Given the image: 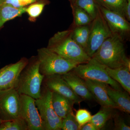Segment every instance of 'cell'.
<instances>
[{"label": "cell", "instance_id": "obj_1", "mask_svg": "<svg viewBox=\"0 0 130 130\" xmlns=\"http://www.w3.org/2000/svg\"><path fill=\"white\" fill-rule=\"evenodd\" d=\"M72 31V29H70L56 32L49 40L47 47L78 64L88 63L91 58L73 39Z\"/></svg>", "mask_w": 130, "mask_h": 130}, {"label": "cell", "instance_id": "obj_2", "mask_svg": "<svg viewBox=\"0 0 130 130\" xmlns=\"http://www.w3.org/2000/svg\"><path fill=\"white\" fill-rule=\"evenodd\" d=\"M124 41L112 34L105 40L92 58L111 68L126 67L130 68L129 59L126 56Z\"/></svg>", "mask_w": 130, "mask_h": 130}, {"label": "cell", "instance_id": "obj_3", "mask_svg": "<svg viewBox=\"0 0 130 130\" xmlns=\"http://www.w3.org/2000/svg\"><path fill=\"white\" fill-rule=\"evenodd\" d=\"M40 61L37 56H31L21 71L16 89L20 94L29 96L35 100L41 96L42 83L44 77L39 71Z\"/></svg>", "mask_w": 130, "mask_h": 130}, {"label": "cell", "instance_id": "obj_4", "mask_svg": "<svg viewBox=\"0 0 130 130\" xmlns=\"http://www.w3.org/2000/svg\"><path fill=\"white\" fill-rule=\"evenodd\" d=\"M37 56L40 61V72L44 76L64 74L78 65L66 59L47 47L38 49Z\"/></svg>", "mask_w": 130, "mask_h": 130}, {"label": "cell", "instance_id": "obj_5", "mask_svg": "<svg viewBox=\"0 0 130 130\" xmlns=\"http://www.w3.org/2000/svg\"><path fill=\"white\" fill-rule=\"evenodd\" d=\"M52 93L48 89L42 85L41 96L35 101L41 119L43 130H61L62 120L56 115L53 107Z\"/></svg>", "mask_w": 130, "mask_h": 130}, {"label": "cell", "instance_id": "obj_6", "mask_svg": "<svg viewBox=\"0 0 130 130\" xmlns=\"http://www.w3.org/2000/svg\"><path fill=\"white\" fill-rule=\"evenodd\" d=\"M72 71L84 80L97 81L108 85L117 90H124L118 83L109 77L103 65L93 58L88 63L77 65Z\"/></svg>", "mask_w": 130, "mask_h": 130}, {"label": "cell", "instance_id": "obj_7", "mask_svg": "<svg viewBox=\"0 0 130 130\" xmlns=\"http://www.w3.org/2000/svg\"><path fill=\"white\" fill-rule=\"evenodd\" d=\"M112 35L98 7L96 16L90 24L89 35L85 51L87 54L92 58L105 40Z\"/></svg>", "mask_w": 130, "mask_h": 130}, {"label": "cell", "instance_id": "obj_8", "mask_svg": "<svg viewBox=\"0 0 130 130\" xmlns=\"http://www.w3.org/2000/svg\"><path fill=\"white\" fill-rule=\"evenodd\" d=\"M20 94L16 88L0 91V119L12 120L19 117Z\"/></svg>", "mask_w": 130, "mask_h": 130}, {"label": "cell", "instance_id": "obj_9", "mask_svg": "<svg viewBox=\"0 0 130 130\" xmlns=\"http://www.w3.org/2000/svg\"><path fill=\"white\" fill-rule=\"evenodd\" d=\"M35 101L29 96L20 95L19 117L25 121L28 130H43L41 119Z\"/></svg>", "mask_w": 130, "mask_h": 130}, {"label": "cell", "instance_id": "obj_10", "mask_svg": "<svg viewBox=\"0 0 130 130\" xmlns=\"http://www.w3.org/2000/svg\"><path fill=\"white\" fill-rule=\"evenodd\" d=\"M98 5L112 34L118 35L124 41H128L130 36L129 21L121 14Z\"/></svg>", "mask_w": 130, "mask_h": 130}, {"label": "cell", "instance_id": "obj_11", "mask_svg": "<svg viewBox=\"0 0 130 130\" xmlns=\"http://www.w3.org/2000/svg\"><path fill=\"white\" fill-rule=\"evenodd\" d=\"M28 62L29 59L23 57L0 69V91L16 88L20 74Z\"/></svg>", "mask_w": 130, "mask_h": 130}, {"label": "cell", "instance_id": "obj_12", "mask_svg": "<svg viewBox=\"0 0 130 130\" xmlns=\"http://www.w3.org/2000/svg\"><path fill=\"white\" fill-rule=\"evenodd\" d=\"M42 85L51 92L58 93L67 98L73 104H79L83 101L82 98L75 94L60 74L45 76Z\"/></svg>", "mask_w": 130, "mask_h": 130}, {"label": "cell", "instance_id": "obj_13", "mask_svg": "<svg viewBox=\"0 0 130 130\" xmlns=\"http://www.w3.org/2000/svg\"><path fill=\"white\" fill-rule=\"evenodd\" d=\"M61 76L75 94L83 100H91L94 99L85 80L72 70Z\"/></svg>", "mask_w": 130, "mask_h": 130}, {"label": "cell", "instance_id": "obj_14", "mask_svg": "<svg viewBox=\"0 0 130 130\" xmlns=\"http://www.w3.org/2000/svg\"><path fill=\"white\" fill-rule=\"evenodd\" d=\"M84 80L94 99L101 106L110 107L114 109H118L117 105L113 102L107 93L104 83L89 79Z\"/></svg>", "mask_w": 130, "mask_h": 130}, {"label": "cell", "instance_id": "obj_15", "mask_svg": "<svg viewBox=\"0 0 130 130\" xmlns=\"http://www.w3.org/2000/svg\"><path fill=\"white\" fill-rule=\"evenodd\" d=\"M107 93L118 109L128 113H130V98L129 93L124 90H118L113 88L108 85L104 84Z\"/></svg>", "mask_w": 130, "mask_h": 130}, {"label": "cell", "instance_id": "obj_16", "mask_svg": "<svg viewBox=\"0 0 130 130\" xmlns=\"http://www.w3.org/2000/svg\"><path fill=\"white\" fill-rule=\"evenodd\" d=\"M103 66L109 77L118 83L123 89L130 94V68L126 67L111 68Z\"/></svg>", "mask_w": 130, "mask_h": 130}, {"label": "cell", "instance_id": "obj_17", "mask_svg": "<svg viewBox=\"0 0 130 130\" xmlns=\"http://www.w3.org/2000/svg\"><path fill=\"white\" fill-rule=\"evenodd\" d=\"M51 102L54 110L61 120L73 110L74 104L63 96L55 92H52Z\"/></svg>", "mask_w": 130, "mask_h": 130}, {"label": "cell", "instance_id": "obj_18", "mask_svg": "<svg viewBox=\"0 0 130 130\" xmlns=\"http://www.w3.org/2000/svg\"><path fill=\"white\" fill-rule=\"evenodd\" d=\"M26 7L17 8L9 4H5L0 6V31L7 21L21 17L25 13Z\"/></svg>", "mask_w": 130, "mask_h": 130}, {"label": "cell", "instance_id": "obj_19", "mask_svg": "<svg viewBox=\"0 0 130 130\" xmlns=\"http://www.w3.org/2000/svg\"><path fill=\"white\" fill-rule=\"evenodd\" d=\"M114 108L110 107L102 106L97 113L92 116L91 122L99 130L103 128L107 121L114 116Z\"/></svg>", "mask_w": 130, "mask_h": 130}, {"label": "cell", "instance_id": "obj_20", "mask_svg": "<svg viewBox=\"0 0 130 130\" xmlns=\"http://www.w3.org/2000/svg\"><path fill=\"white\" fill-rule=\"evenodd\" d=\"M72 30L73 39L85 51L89 35L90 25L75 26Z\"/></svg>", "mask_w": 130, "mask_h": 130}, {"label": "cell", "instance_id": "obj_21", "mask_svg": "<svg viewBox=\"0 0 130 130\" xmlns=\"http://www.w3.org/2000/svg\"><path fill=\"white\" fill-rule=\"evenodd\" d=\"M96 1L98 5L112 11L121 14L125 18L126 0H96Z\"/></svg>", "mask_w": 130, "mask_h": 130}, {"label": "cell", "instance_id": "obj_22", "mask_svg": "<svg viewBox=\"0 0 130 130\" xmlns=\"http://www.w3.org/2000/svg\"><path fill=\"white\" fill-rule=\"evenodd\" d=\"M50 3L49 1H41L34 3L26 7L25 13L29 16V21L34 22L36 21L37 19L41 14L45 6Z\"/></svg>", "mask_w": 130, "mask_h": 130}, {"label": "cell", "instance_id": "obj_23", "mask_svg": "<svg viewBox=\"0 0 130 130\" xmlns=\"http://www.w3.org/2000/svg\"><path fill=\"white\" fill-rule=\"evenodd\" d=\"M71 7L74 17L75 26L89 25L90 24L92 20L86 12L76 5H72Z\"/></svg>", "mask_w": 130, "mask_h": 130}, {"label": "cell", "instance_id": "obj_24", "mask_svg": "<svg viewBox=\"0 0 130 130\" xmlns=\"http://www.w3.org/2000/svg\"><path fill=\"white\" fill-rule=\"evenodd\" d=\"M73 5L84 9L90 16L92 20L95 18L98 7L94 0H76Z\"/></svg>", "mask_w": 130, "mask_h": 130}, {"label": "cell", "instance_id": "obj_25", "mask_svg": "<svg viewBox=\"0 0 130 130\" xmlns=\"http://www.w3.org/2000/svg\"><path fill=\"white\" fill-rule=\"evenodd\" d=\"M0 130H28V129L25 121L19 117L12 120L3 121L0 124Z\"/></svg>", "mask_w": 130, "mask_h": 130}, {"label": "cell", "instance_id": "obj_26", "mask_svg": "<svg viewBox=\"0 0 130 130\" xmlns=\"http://www.w3.org/2000/svg\"><path fill=\"white\" fill-rule=\"evenodd\" d=\"M61 129L63 130H80L79 125L76 120L73 110L62 120Z\"/></svg>", "mask_w": 130, "mask_h": 130}, {"label": "cell", "instance_id": "obj_27", "mask_svg": "<svg viewBox=\"0 0 130 130\" xmlns=\"http://www.w3.org/2000/svg\"><path fill=\"white\" fill-rule=\"evenodd\" d=\"M75 116L80 129L82 126L90 121L92 116L87 109H81L77 111Z\"/></svg>", "mask_w": 130, "mask_h": 130}, {"label": "cell", "instance_id": "obj_28", "mask_svg": "<svg viewBox=\"0 0 130 130\" xmlns=\"http://www.w3.org/2000/svg\"><path fill=\"white\" fill-rule=\"evenodd\" d=\"M47 1L48 0H6L5 3L11 5L14 7L20 8L25 7L34 3Z\"/></svg>", "mask_w": 130, "mask_h": 130}, {"label": "cell", "instance_id": "obj_29", "mask_svg": "<svg viewBox=\"0 0 130 130\" xmlns=\"http://www.w3.org/2000/svg\"><path fill=\"white\" fill-rule=\"evenodd\" d=\"M113 117L114 118L115 130H130V126L126 125L124 120L120 116L115 114Z\"/></svg>", "mask_w": 130, "mask_h": 130}, {"label": "cell", "instance_id": "obj_30", "mask_svg": "<svg viewBox=\"0 0 130 130\" xmlns=\"http://www.w3.org/2000/svg\"><path fill=\"white\" fill-rule=\"evenodd\" d=\"M80 130H99V129L93 123L90 121L82 126Z\"/></svg>", "mask_w": 130, "mask_h": 130}, {"label": "cell", "instance_id": "obj_31", "mask_svg": "<svg viewBox=\"0 0 130 130\" xmlns=\"http://www.w3.org/2000/svg\"><path fill=\"white\" fill-rule=\"evenodd\" d=\"M6 0H0V6L3 5L6 2Z\"/></svg>", "mask_w": 130, "mask_h": 130}, {"label": "cell", "instance_id": "obj_32", "mask_svg": "<svg viewBox=\"0 0 130 130\" xmlns=\"http://www.w3.org/2000/svg\"><path fill=\"white\" fill-rule=\"evenodd\" d=\"M76 1V0H72V2H73V3H74Z\"/></svg>", "mask_w": 130, "mask_h": 130}, {"label": "cell", "instance_id": "obj_33", "mask_svg": "<svg viewBox=\"0 0 130 130\" xmlns=\"http://www.w3.org/2000/svg\"><path fill=\"white\" fill-rule=\"evenodd\" d=\"M2 120H1L0 119V124L2 122Z\"/></svg>", "mask_w": 130, "mask_h": 130}]
</instances>
